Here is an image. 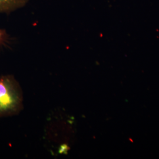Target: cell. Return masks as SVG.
Here are the masks:
<instances>
[{
  "label": "cell",
  "mask_w": 159,
  "mask_h": 159,
  "mask_svg": "<svg viewBox=\"0 0 159 159\" xmlns=\"http://www.w3.org/2000/svg\"><path fill=\"white\" fill-rule=\"evenodd\" d=\"M23 108L21 89L14 77L4 75L0 78V117L19 113Z\"/></svg>",
  "instance_id": "6da1fadb"
},
{
  "label": "cell",
  "mask_w": 159,
  "mask_h": 159,
  "mask_svg": "<svg viewBox=\"0 0 159 159\" xmlns=\"http://www.w3.org/2000/svg\"><path fill=\"white\" fill-rule=\"evenodd\" d=\"M29 0H0V14H8L25 6Z\"/></svg>",
  "instance_id": "7a4b0ae2"
},
{
  "label": "cell",
  "mask_w": 159,
  "mask_h": 159,
  "mask_svg": "<svg viewBox=\"0 0 159 159\" xmlns=\"http://www.w3.org/2000/svg\"><path fill=\"white\" fill-rule=\"evenodd\" d=\"M8 40V35L6 30L0 29V47L6 44Z\"/></svg>",
  "instance_id": "3957f363"
}]
</instances>
